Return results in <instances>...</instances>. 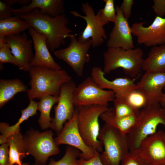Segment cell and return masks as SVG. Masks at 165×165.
I'll use <instances>...</instances> for the list:
<instances>
[{
	"label": "cell",
	"instance_id": "obj_1",
	"mask_svg": "<svg viewBox=\"0 0 165 165\" xmlns=\"http://www.w3.org/2000/svg\"><path fill=\"white\" fill-rule=\"evenodd\" d=\"M14 15L25 20L37 32L43 35L51 52H54L64 45L66 39L73 35V30L67 26L69 20L65 14L53 17L36 9Z\"/></svg>",
	"mask_w": 165,
	"mask_h": 165
},
{
	"label": "cell",
	"instance_id": "obj_2",
	"mask_svg": "<svg viewBox=\"0 0 165 165\" xmlns=\"http://www.w3.org/2000/svg\"><path fill=\"white\" fill-rule=\"evenodd\" d=\"M31 79L28 93L29 100L39 99L47 95L59 97L61 86L72 80L64 70H54L32 66L28 71Z\"/></svg>",
	"mask_w": 165,
	"mask_h": 165
},
{
	"label": "cell",
	"instance_id": "obj_3",
	"mask_svg": "<svg viewBox=\"0 0 165 165\" xmlns=\"http://www.w3.org/2000/svg\"><path fill=\"white\" fill-rule=\"evenodd\" d=\"M159 125L164 126L165 132V108L159 103L150 104L141 110L135 124L127 134L130 151L137 150L145 139L157 132Z\"/></svg>",
	"mask_w": 165,
	"mask_h": 165
},
{
	"label": "cell",
	"instance_id": "obj_4",
	"mask_svg": "<svg viewBox=\"0 0 165 165\" xmlns=\"http://www.w3.org/2000/svg\"><path fill=\"white\" fill-rule=\"evenodd\" d=\"M144 54L142 50L139 47L129 49L108 48L103 55V71L105 74L122 68L129 77L134 79L142 70Z\"/></svg>",
	"mask_w": 165,
	"mask_h": 165
},
{
	"label": "cell",
	"instance_id": "obj_5",
	"mask_svg": "<svg viewBox=\"0 0 165 165\" xmlns=\"http://www.w3.org/2000/svg\"><path fill=\"white\" fill-rule=\"evenodd\" d=\"M108 106L94 105L76 107L78 127L84 142L99 153L103 151V146L98 138L101 130L99 118Z\"/></svg>",
	"mask_w": 165,
	"mask_h": 165
},
{
	"label": "cell",
	"instance_id": "obj_6",
	"mask_svg": "<svg viewBox=\"0 0 165 165\" xmlns=\"http://www.w3.org/2000/svg\"><path fill=\"white\" fill-rule=\"evenodd\" d=\"M104 150L100 154L103 165H120L130 152L127 134L106 123L101 129L98 137Z\"/></svg>",
	"mask_w": 165,
	"mask_h": 165
},
{
	"label": "cell",
	"instance_id": "obj_7",
	"mask_svg": "<svg viewBox=\"0 0 165 165\" xmlns=\"http://www.w3.org/2000/svg\"><path fill=\"white\" fill-rule=\"evenodd\" d=\"M51 130L41 132L30 129L23 136L26 151L35 158L36 165H46L48 158L58 154L60 150Z\"/></svg>",
	"mask_w": 165,
	"mask_h": 165
},
{
	"label": "cell",
	"instance_id": "obj_8",
	"mask_svg": "<svg viewBox=\"0 0 165 165\" xmlns=\"http://www.w3.org/2000/svg\"><path fill=\"white\" fill-rule=\"evenodd\" d=\"M115 98L113 91L101 89L91 76L76 86L73 100L75 108L94 105L108 106L109 102L113 101Z\"/></svg>",
	"mask_w": 165,
	"mask_h": 165
},
{
	"label": "cell",
	"instance_id": "obj_9",
	"mask_svg": "<svg viewBox=\"0 0 165 165\" xmlns=\"http://www.w3.org/2000/svg\"><path fill=\"white\" fill-rule=\"evenodd\" d=\"M76 34H73L69 38L70 42L65 48L57 50L53 52L54 55L58 59L65 62L79 77L83 74L85 64L90 60L88 51L91 46V39L85 42H79Z\"/></svg>",
	"mask_w": 165,
	"mask_h": 165
},
{
	"label": "cell",
	"instance_id": "obj_10",
	"mask_svg": "<svg viewBox=\"0 0 165 165\" xmlns=\"http://www.w3.org/2000/svg\"><path fill=\"white\" fill-rule=\"evenodd\" d=\"M81 9L85 15H82L76 11H71L70 13L75 16L83 19L86 25L78 38L81 42H85L90 39L92 41L93 48L98 47L104 43L107 38L105 31L97 14H95L92 6L87 2L81 4Z\"/></svg>",
	"mask_w": 165,
	"mask_h": 165
},
{
	"label": "cell",
	"instance_id": "obj_11",
	"mask_svg": "<svg viewBox=\"0 0 165 165\" xmlns=\"http://www.w3.org/2000/svg\"><path fill=\"white\" fill-rule=\"evenodd\" d=\"M54 140L58 145H67L78 149L80 151V158L89 160L100 154L84 142L78 127L76 108L72 118L65 123L61 131Z\"/></svg>",
	"mask_w": 165,
	"mask_h": 165
},
{
	"label": "cell",
	"instance_id": "obj_12",
	"mask_svg": "<svg viewBox=\"0 0 165 165\" xmlns=\"http://www.w3.org/2000/svg\"><path fill=\"white\" fill-rule=\"evenodd\" d=\"M76 86L75 82L72 80L61 86L57 104L54 108L55 115L54 118H52L50 127L58 134L61 131L64 124L71 119L74 113L75 108L73 96Z\"/></svg>",
	"mask_w": 165,
	"mask_h": 165
},
{
	"label": "cell",
	"instance_id": "obj_13",
	"mask_svg": "<svg viewBox=\"0 0 165 165\" xmlns=\"http://www.w3.org/2000/svg\"><path fill=\"white\" fill-rule=\"evenodd\" d=\"M144 22L133 23L130 27L132 35L139 44L152 47L165 44V18L156 16L149 26Z\"/></svg>",
	"mask_w": 165,
	"mask_h": 165
},
{
	"label": "cell",
	"instance_id": "obj_14",
	"mask_svg": "<svg viewBox=\"0 0 165 165\" xmlns=\"http://www.w3.org/2000/svg\"><path fill=\"white\" fill-rule=\"evenodd\" d=\"M5 39L16 60L18 68L28 72L34 57L32 49V40L28 38L27 34L24 32L6 36Z\"/></svg>",
	"mask_w": 165,
	"mask_h": 165
},
{
	"label": "cell",
	"instance_id": "obj_15",
	"mask_svg": "<svg viewBox=\"0 0 165 165\" xmlns=\"http://www.w3.org/2000/svg\"><path fill=\"white\" fill-rule=\"evenodd\" d=\"M161 130L145 139L137 150L150 165H165V142Z\"/></svg>",
	"mask_w": 165,
	"mask_h": 165
},
{
	"label": "cell",
	"instance_id": "obj_16",
	"mask_svg": "<svg viewBox=\"0 0 165 165\" xmlns=\"http://www.w3.org/2000/svg\"><path fill=\"white\" fill-rule=\"evenodd\" d=\"M116 17L107 42L108 48H134L131 27L128 20L123 16L119 6L116 7Z\"/></svg>",
	"mask_w": 165,
	"mask_h": 165
},
{
	"label": "cell",
	"instance_id": "obj_17",
	"mask_svg": "<svg viewBox=\"0 0 165 165\" xmlns=\"http://www.w3.org/2000/svg\"><path fill=\"white\" fill-rule=\"evenodd\" d=\"M136 85V89L145 95L149 104H160L164 95L165 73L145 71Z\"/></svg>",
	"mask_w": 165,
	"mask_h": 165
},
{
	"label": "cell",
	"instance_id": "obj_18",
	"mask_svg": "<svg viewBox=\"0 0 165 165\" xmlns=\"http://www.w3.org/2000/svg\"><path fill=\"white\" fill-rule=\"evenodd\" d=\"M28 32L33 40L35 51L30 67L36 66L51 70H61V67L55 61L50 52L46 37L31 27L28 29Z\"/></svg>",
	"mask_w": 165,
	"mask_h": 165
},
{
	"label": "cell",
	"instance_id": "obj_19",
	"mask_svg": "<svg viewBox=\"0 0 165 165\" xmlns=\"http://www.w3.org/2000/svg\"><path fill=\"white\" fill-rule=\"evenodd\" d=\"M103 69L99 67H94L91 71V77L99 86L103 89L113 91L115 96H120L136 89L134 79L130 77L119 78L112 81L105 76Z\"/></svg>",
	"mask_w": 165,
	"mask_h": 165
},
{
	"label": "cell",
	"instance_id": "obj_20",
	"mask_svg": "<svg viewBox=\"0 0 165 165\" xmlns=\"http://www.w3.org/2000/svg\"><path fill=\"white\" fill-rule=\"evenodd\" d=\"M64 2L62 0H31L28 5L12 10L14 14L23 13L36 9L51 17L65 14Z\"/></svg>",
	"mask_w": 165,
	"mask_h": 165
},
{
	"label": "cell",
	"instance_id": "obj_21",
	"mask_svg": "<svg viewBox=\"0 0 165 165\" xmlns=\"http://www.w3.org/2000/svg\"><path fill=\"white\" fill-rule=\"evenodd\" d=\"M100 117L105 123L127 134L135 124L137 116L134 115L124 117L117 116L114 108L112 107L108 108L101 114Z\"/></svg>",
	"mask_w": 165,
	"mask_h": 165
},
{
	"label": "cell",
	"instance_id": "obj_22",
	"mask_svg": "<svg viewBox=\"0 0 165 165\" xmlns=\"http://www.w3.org/2000/svg\"><path fill=\"white\" fill-rule=\"evenodd\" d=\"M142 70L165 73V44L151 47L144 60Z\"/></svg>",
	"mask_w": 165,
	"mask_h": 165
},
{
	"label": "cell",
	"instance_id": "obj_23",
	"mask_svg": "<svg viewBox=\"0 0 165 165\" xmlns=\"http://www.w3.org/2000/svg\"><path fill=\"white\" fill-rule=\"evenodd\" d=\"M9 146V165H22V160L29 155L26 151L23 136L20 132L12 134L7 138Z\"/></svg>",
	"mask_w": 165,
	"mask_h": 165
},
{
	"label": "cell",
	"instance_id": "obj_24",
	"mask_svg": "<svg viewBox=\"0 0 165 165\" xmlns=\"http://www.w3.org/2000/svg\"><path fill=\"white\" fill-rule=\"evenodd\" d=\"M29 89L18 79L0 80V108H1L17 93L28 92Z\"/></svg>",
	"mask_w": 165,
	"mask_h": 165
},
{
	"label": "cell",
	"instance_id": "obj_25",
	"mask_svg": "<svg viewBox=\"0 0 165 165\" xmlns=\"http://www.w3.org/2000/svg\"><path fill=\"white\" fill-rule=\"evenodd\" d=\"M38 105V102L34 100H30L29 104L28 107L24 109L20 110L21 116L15 124L10 126L7 123L1 122L0 131L2 134L7 138L10 135L20 132V125L29 117L37 114Z\"/></svg>",
	"mask_w": 165,
	"mask_h": 165
},
{
	"label": "cell",
	"instance_id": "obj_26",
	"mask_svg": "<svg viewBox=\"0 0 165 165\" xmlns=\"http://www.w3.org/2000/svg\"><path fill=\"white\" fill-rule=\"evenodd\" d=\"M30 27L26 21L16 16L0 20V40L5 39L6 36L22 33Z\"/></svg>",
	"mask_w": 165,
	"mask_h": 165
},
{
	"label": "cell",
	"instance_id": "obj_27",
	"mask_svg": "<svg viewBox=\"0 0 165 165\" xmlns=\"http://www.w3.org/2000/svg\"><path fill=\"white\" fill-rule=\"evenodd\" d=\"M59 97L47 95L42 97L38 102V110L40 116L38 123L42 130L50 128L52 118L50 116L51 108L53 105L57 103Z\"/></svg>",
	"mask_w": 165,
	"mask_h": 165
},
{
	"label": "cell",
	"instance_id": "obj_28",
	"mask_svg": "<svg viewBox=\"0 0 165 165\" xmlns=\"http://www.w3.org/2000/svg\"><path fill=\"white\" fill-rule=\"evenodd\" d=\"M115 98L122 101L138 110L146 107L149 102L145 95L136 89Z\"/></svg>",
	"mask_w": 165,
	"mask_h": 165
},
{
	"label": "cell",
	"instance_id": "obj_29",
	"mask_svg": "<svg viewBox=\"0 0 165 165\" xmlns=\"http://www.w3.org/2000/svg\"><path fill=\"white\" fill-rule=\"evenodd\" d=\"M105 2L104 7L99 10L97 13L104 26L109 22L113 23L116 17V8L113 0H103Z\"/></svg>",
	"mask_w": 165,
	"mask_h": 165
},
{
	"label": "cell",
	"instance_id": "obj_30",
	"mask_svg": "<svg viewBox=\"0 0 165 165\" xmlns=\"http://www.w3.org/2000/svg\"><path fill=\"white\" fill-rule=\"evenodd\" d=\"M79 151L78 149L68 146L62 158L57 161L51 159L48 165H77L78 158L80 157Z\"/></svg>",
	"mask_w": 165,
	"mask_h": 165
},
{
	"label": "cell",
	"instance_id": "obj_31",
	"mask_svg": "<svg viewBox=\"0 0 165 165\" xmlns=\"http://www.w3.org/2000/svg\"><path fill=\"white\" fill-rule=\"evenodd\" d=\"M115 114L119 117H124L131 116H138L141 110L136 109L126 103L116 98L113 101Z\"/></svg>",
	"mask_w": 165,
	"mask_h": 165
},
{
	"label": "cell",
	"instance_id": "obj_32",
	"mask_svg": "<svg viewBox=\"0 0 165 165\" xmlns=\"http://www.w3.org/2000/svg\"><path fill=\"white\" fill-rule=\"evenodd\" d=\"M120 165H150L137 150L130 151Z\"/></svg>",
	"mask_w": 165,
	"mask_h": 165
},
{
	"label": "cell",
	"instance_id": "obj_33",
	"mask_svg": "<svg viewBox=\"0 0 165 165\" xmlns=\"http://www.w3.org/2000/svg\"><path fill=\"white\" fill-rule=\"evenodd\" d=\"M0 62L1 64L9 63L17 66L18 65L16 59L6 42L0 44Z\"/></svg>",
	"mask_w": 165,
	"mask_h": 165
},
{
	"label": "cell",
	"instance_id": "obj_34",
	"mask_svg": "<svg viewBox=\"0 0 165 165\" xmlns=\"http://www.w3.org/2000/svg\"><path fill=\"white\" fill-rule=\"evenodd\" d=\"M17 3V0L0 1V20L5 19L12 16L13 5Z\"/></svg>",
	"mask_w": 165,
	"mask_h": 165
},
{
	"label": "cell",
	"instance_id": "obj_35",
	"mask_svg": "<svg viewBox=\"0 0 165 165\" xmlns=\"http://www.w3.org/2000/svg\"><path fill=\"white\" fill-rule=\"evenodd\" d=\"M134 3L133 0H123L119 6L123 16L128 20L131 16L132 8Z\"/></svg>",
	"mask_w": 165,
	"mask_h": 165
},
{
	"label": "cell",
	"instance_id": "obj_36",
	"mask_svg": "<svg viewBox=\"0 0 165 165\" xmlns=\"http://www.w3.org/2000/svg\"><path fill=\"white\" fill-rule=\"evenodd\" d=\"M152 6L156 16L163 17L165 16V0H154Z\"/></svg>",
	"mask_w": 165,
	"mask_h": 165
},
{
	"label": "cell",
	"instance_id": "obj_37",
	"mask_svg": "<svg viewBox=\"0 0 165 165\" xmlns=\"http://www.w3.org/2000/svg\"><path fill=\"white\" fill-rule=\"evenodd\" d=\"M0 165H9V146L7 143L0 146Z\"/></svg>",
	"mask_w": 165,
	"mask_h": 165
},
{
	"label": "cell",
	"instance_id": "obj_38",
	"mask_svg": "<svg viewBox=\"0 0 165 165\" xmlns=\"http://www.w3.org/2000/svg\"><path fill=\"white\" fill-rule=\"evenodd\" d=\"M100 155L87 160L80 158L78 160L77 165H103L101 161Z\"/></svg>",
	"mask_w": 165,
	"mask_h": 165
},
{
	"label": "cell",
	"instance_id": "obj_39",
	"mask_svg": "<svg viewBox=\"0 0 165 165\" xmlns=\"http://www.w3.org/2000/svg\"><path fill=\"white\" fill-rule=\"evenodd\" d=\"M7 138H6L2 135L0 136V144L1 145L6 143L7 142Z\"/></svg>",
	"mask_w": 165,
	"mask_h": 165
},
{
	"label": "cell",
	"instance_id": "obj_40",
	"mask_svg": "<svg viewBox=\"0 0 165 165\" xmlns=\"http://www.w3.org/2000/svg\"><path fill=\"white\" fill-rule=\"evenodd\" d=\"M160 104L161 107L165 108V92L164 93L163 98L160 101Z\"/></svg>",
	"mask_w": 165,
	"mask_h": 165
},
{
	"label": "cell",
	"instance_id": "obj_41",
	"mask_svg": "<svg viewBox=\"0 0 165 165\" xmlns=\"http://www.w3.org/2000/svg\"><path fill=\"white\" fill-rule=\"evenodd\" d=\"M22 165H35V164H29L28 163H22Z\"/></svg>",
	"mask_w": 165,
	"mask_h": 165
},
{
	"label": "cell",
	"instance_id": "obj_42",
	"mask_svg": "<svg viewBox=\"0 0 165 165\" xmlns=\"http://www.w3.org/2000/svg\"><path fill=\"white\" fill-rule=\"evenodd\" d=\"M163 137L164 140V141L165 142V132H163Z\"/></svg>",
	"mask_w": 165,
	"mask_h": 165
}]
</instances>
